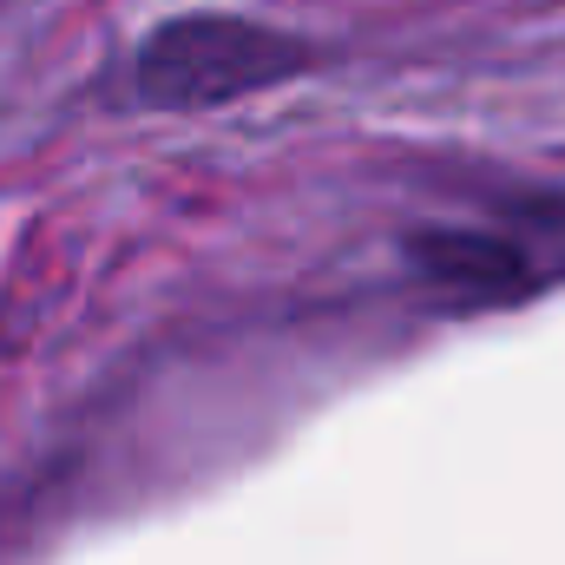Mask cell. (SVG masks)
<instances>
[{
  "instance_id": "cell-1",
  "label": "cell",
  "mask_w": 565,
  "mask_h": 565,
  "mask_svg": "<svg viewBox=\"0 0 565 565\" xmlns=\"http://www.w3.org/2000/svg\"><path fill=\"white\" fill-rule=\"evenodd\" d=\"M316 46L282 33L270 20L250 13H178L164 26H151L132 60V86L145 106L164 113H198V106H231L250 93L289 86L296 73H309Z\"/></svg>"
}]
</instances>
